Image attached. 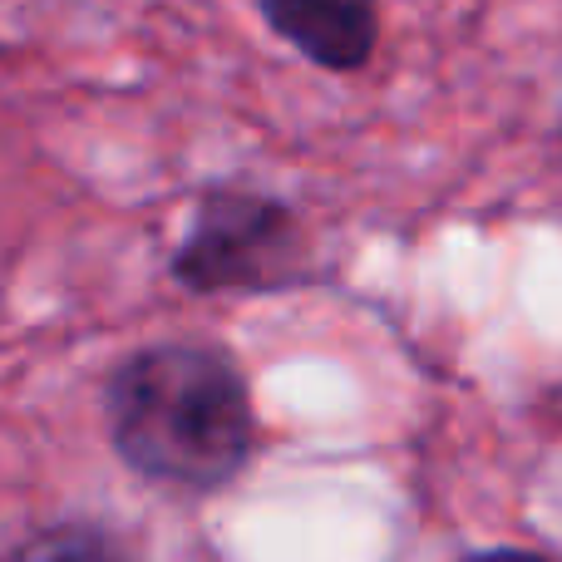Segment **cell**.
Here are the masks:
<instances>
[{
    "label": "cell",
    "instance_id": "obj_1",
    "mask_svg": "<svg viewBox=\"0 0 562 562\" xmlns=\"http://www.w3.org/2000/svg\"><path fill=\"white\" fill-rule=\"evenodd\" d=\"M104 419L128 474L173 494H217L257 454L247 375L203 340L134 350L104 385Z\"/></svg>",
    "mask_w": 562,
    "mask_h": 562
},
{
    "label": "cell",
    "instance_id": "obj_2",
    "mask_svg": "<svg viewBox=\"0 0 562 562\" xmlns=\"http://www.w3.org/2000/svg\"><path fill=\"white\" fill-rule=\"evenodd\" d=\"M168 272L193 296L301 286V223L286 198L257 188H207L173 247Z\"/></svg>",
    "mask_w": 562,
    "mask_h": 562
},
{
    "label": "cell",
    "instance_id": "obj_3",
    "mask_svg": "<svg viewBox=\"0 0 562 562\" xmlns=\"http://www.w3.org/2000/svg\"><path fill=\"white\" fill-rule=\"evenodd\" d=\"M257 15L301 59L330 75L366 69L380 40L375 0H257Z\"/></svg>",
    "mask_w": 562,
    "mask_h": 562
},
{
    "label": "cell",
    "instance_id": "obj_4",
    "mask_svg": "<svg viewBox=\"0 0 562 562\" xmlns=\"http://www.w3.org/2000/svg\"><path fill=\"white\" fill-rule=\"evenodd\" d=\"M5 562H134V553H128V543L114 528L89 524V518H69V524L40 528Z\"/></svg>",
    "mask_w": 562,
    "mask_h": 562
},
{
    "label": "cell",
    "instance_id": "obj_5",
    "mask_svg": "<svg viewBox=\"0 0 562 562\" xmlns=\"http://www.w3.org/2000/svg\"><path fill=\"white\" fill-rule=\"evenodd\" d=\"M459 562H548V558L533 553V548H484V553H469Z\"/></svg>",
    "mask_w": 562,
    "mask_h": 562
},
{
    "label": "cell",
    "instance_id": "obj_6",
    "mask_svg": "<svg viewBox=\"0 0 562 562\" xmlns=\"http://www.w3.org/2000/svg\"><path fill=\"white\" fill-rule=\"evenodd\" d=\"M558 138H562V119H558Z\"/></svg>",
    "mask_w": 562,
    "mask_h": 562
}]
</instances>
